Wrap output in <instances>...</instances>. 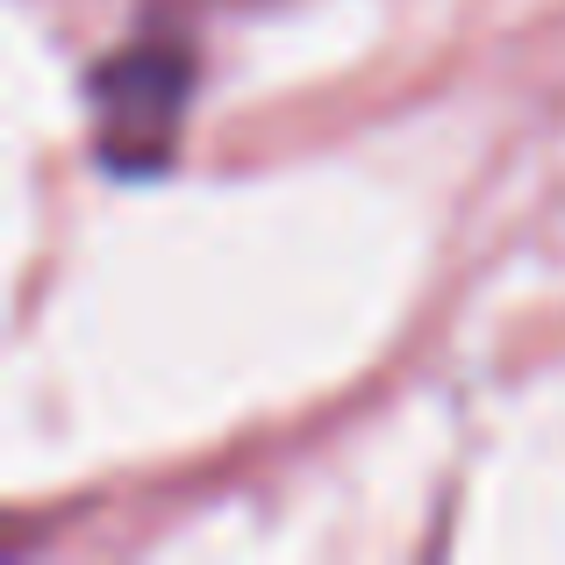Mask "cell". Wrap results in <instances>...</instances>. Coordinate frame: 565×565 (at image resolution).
Masks as SVG:
<instances>
[{"mask_svg":"<svg viewBox=\"0 0 565 565\" xmlns=\"http://www.w3.org/2000/svg\"><path fill=\"white\" fill-rule=\"evenodd\" d=\"M193 100V51L172 36L129 43L94 72V137L108 172H166Z\"/></svg>","mask_w":565,"mask_h":565,"instance_id":"6da1fadb","label":"cell"}]
</instances>
